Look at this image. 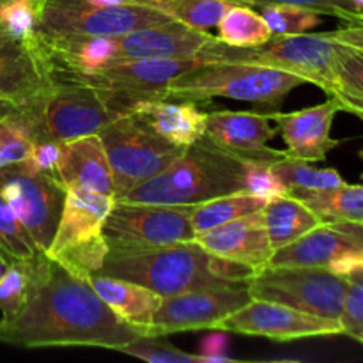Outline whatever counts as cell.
<instances>
[{"instance_id": "cell-40", "label": "cell", "mask_w": 363, "mask_h": 363, "mask_svg": "<svg viewBox=\"0 0 363 363\" xmlns=\"http://www.w3.org/2000/svg\"><path fill=\"white\" fill-rule=\"evenodd\" d=\"M245 191L254 197L261 199L268 204L277 197L287 195V188L268 163H248L247 176H245Z\"/></svg>"}, {"instance_id": "cell-32", "label": "cell", "mask_w": 363, "mask_h": 363, "mask_svg": "<svg viewBox=\"0 0 363 363\" xmlns=\"http://www.w3.org/2000/svg\"><path fill=\"white\" fill-rule=\"evenodd\" d=\"M275 176L286 184L287 194L291 191H318L332 190L344 184V177L335 169H315L308 162L284 158L272 165Z\"/></svg>"}, {"instance_id": "cell-20", "label": "cell", "mask_w": 363, "mask_h": 363, "mask_svg": "<svg viewBox=\"0 0 363 363\" xmlns=\"http://www.w3.org/2000/svg\"><path fill=\"white\" fill-rule=\"evenodd\" d=\"M218 38L176 20L142 27L116 39L117 57L199 59Z\"/></svg>"}, {"instance_id": "cell-53", "label": "cell", "mask_w": 363, "mask_h": 363, "mask_svg": "<svg viewBox=\"0 0 363 363\" xmlns=\"http://www.w3.org/2000/svg\"><path fill=\"white\" fill-rule=\"evenodd\" d=\"M362 223H363V222H362Z\"/></svg>"}, {"instance_id": "cell-28", "label": "cell", "mask_w": 363, "mask_h": 363, "mask_svg": "<svg viewBox=\"0 0 363 363\" xmlns=\"http://www.w3.org/2000/svg\"><path fill=\"white\" fill-rule=\"evenodd\" d=\"M38 142L35 117L27 108H14L0 117V170L20 165Z\"/></svg>"}, {"instance_id": "cell-2", "label": "cell", "mask_w": 363, "mask_h": 363, "mask_svg": "<svg viewBox=\"0 0 363 363\" xmlns=\"http://www.w3.org/2000/svg\"><path fill=\"white\" fill-rule=\"evenodd\" d=\"M254 269L206 252L195 241L149 250H110L98 275L149 287L163 298L213 287L248 286Z\"/></svg>"}, {"instance_id": "cell-24", "label": "cell", "mask_w": 363, "mask_h": 363, "mask_svg": "<svg viewBox=\"0 0 363 363\" xmlns=\"http://www.w3.org/2000/svg\"><path fill=\"white\" fill-rule=\"evenodd\" d=\"M103 303L128 325L138 326L147 332L152 315L162 305L163 296L149 287L117 277L92 275L89 279Z\"/></svg>"}, {"instance_id": "cell-35", "label": "cell", "mask_w": 363, "mask_h": 363, "mask_svg": "<svg viewBox=\"0 0 363 363\" xmlns=\"http://www.w3.org/2000/svg\"><path fill=\"white\" fill-rule=\"evenodd\" d=\"M117 351L151 363H202L201 354L184 353L165 335H142Z\"/></svg>"}, {"instance_id": "cell-16", "label": "cell", "mask_w": 363, "mask_h": 363, "mask_svg": "<svg viewBox=\"0 0 363 363\" xmlns=\"http://www.w3.org/2000/svg\"><path fill=\"white\" fill-rule=\"evenodd\" d=\"M363 250V223H321L273 254L272 266H319L342 275L346 262Z\"/></svg>"}, {"instance_id": "cell-51", "label": "cell", "mask_w": 363, "mask_h": 363, "mask_svg": "<svg viewBox=\"0 0 363 363\" xmlns=\"http://www.w3.org/2000/svg\"><path fill=\"white\" fill-rule=\"evenodd\" d=\"M4 2H6V0H0V7H2V4H4Z\"/></svg>"}, {"instance_id": "cell-25", "label": "cell", "mask_w": 363, "mask_h": 363, "mask_svg": "<svg viewBox=\"0 0 363 363\" xmlns=\"http://www.w3.org/2000/svg\"><path fill=\"white\" fill-rule=\"evenodd\" d=\"M266 230L272 241L273 252L280 250L286 245L307 234L308 230L321 225V220L314 215L308 206L293 195H282L262 208Z\"/></svg>"}, {"instance_id": "cell-34", "label": "cell", "mask_w": 363, "mask_h": 363, "mask_svg": "<svg viewBox=\"0 0 363 363\" xmlns=\"http://www.w3.org/2000/svg\"><path fill=\"white\" fill-rule=\"evenodd\" d=\"M261 16L268 23L273 35H291L303 34L311 28L318 27L321 18L318 13L305 7L286 6V4H266L259 6Z\"/></svg>"}, {"instance_id": "cell-43", "label": "cell", "mask_w": 363, "mask_h": 363, "mask_svg": "<svg viewBox=\"0 0 363 363\" xmlns=\"http://www.w3.org/2000/svg\"><path fill=\"white\" fill-rule=\"evenodd\" d=\"M333 35H335L337 41L363 50V23L347 25V27L339 28V30H333Z\"/></svg>"}, {"instance_id": "cell-15", "label": "cell", "mask_w": 363, "mask_h": 363, "mask_svg": "<svg viewBox=\"0 0 363 363\" xmlns=\"http://www.w3.org/2000/svg\"><path fill=\"white\" fill-rule=\"evenodd\" d=\"M216 330L247 337H262L277 342L342 335L339 321L266 300H252L243 308L227 315Z\"/></svg>"}, {"instance_id": "cell-11", "label": "cell", "mask_w": 363, "mask_h": 363, "mask_svg": "<svg viewBox=\"0 0 363 363\" xmlns=\"http://www.w3.org/2000/svg\"><path fill=\"white\" fill-rule=\"evenodd\" d=\"M103 234L110 250L133 252L194 241L191 206L117 202L105 220Z\"/></svg>"}, {"instance_id": "cell-10", "label": "cell", "mask_w": 363, "mask_h": 363, "mask_svg": "<svg viewBox=\"0 0 363 363\" xmlns=\"http://www.w3.org/2000/svg\"><path fill=\"white\" fill-rule=\"evenodd\" d=\"M98 135L112 169L116 201L167 169L184 149L156 135L133 113L112 121Z\"/></svg>"}, {"instance_id": "cell-8", "label": "cell", "mask_w": 363, "mask_h": 363, "mask_svg": "<svg viewBox=\"0 0 363 363\" xmlns=\"http://www.w3.org/2000/svg\"><path fill=\"white\" fill-rule=\"evenodd\" d=\"M347 277L319 266H266L248 282L252 300L289 305L298 311L339 321ZM340 323V321H339Z\"/></svg>"}, {"instance_id": "cell-37", "label": "cell", "mask_w": 363, "mask_h": 363, "mask_svg": "<svg viewBox=\"0 0 363 363\" xmlns=\"http://www.w3.org/2000/svg\"><path fill=\"white\" fill-rule=\"evenodd\" d=\"M30 268L28 264H9L0 275V314L11 318L23 305L30 284Z\"/></svg>"}, {"instance_id": "cell-23", "label": "cell", "mask_w": 363, "mask_h": 363, "mask_svg": "<svg viewBox=\"0 0 363 363\" xmlns=\"http://www.w3.org/2000/svg\"><path fill=\"white\" fill-rule=\"evenodd\" d=\"M57 177L66 188L82 186L116 197L112 169L99 135L62 142Z\"/></svg>"}, {"instance_id": "cell-18", "label": "cell", "mask_w": 363, "mask_h": 363, "mask_svg": "<svg viewBox=\"0 0 363 363\" xmlns=\"http://www.w3.org/2000/svg\"><path fill=\"white\" fill-rule=\"evenodd\" d=\"M342 110L339 99L328 98L321 105L296 112L268 113L275 121L277 130L286 142L287 158L301 162H325L330 151L339 147L340 142L332 137V126L337 113Z\"/></svg>"}, {"instance_id": "cell-52", "label": "cell", "mask_w": 363, "mask_h": 363, "mask_svg": "<svg viewBox=\"0 0 363 363\" xmlns=\"http://www.w3.org/2000/svg\"><path fill=\"white\" fill-rule=\"evenodd\" d=\"M238 2H241V4H243V0H238Z\"/></svg>"}, {"instance_id": "cell-14", "label": "cell", "mask_w": 363, "mask_h": 363, "mask_svg": "<svg viewBox=\"0 0 363 363\" xmlns=\"http://www.w3.org/2000/svg\"><path fill=\"white\" fill-rule=\"evenodd\" d=\"M252 301L248 286L213 287L167 296L152 315L147 335H172L191 330H216V326Z\"/></svg>"}, {"instance_id": "cell-22", "label": "cell", "mask_w": 363, "mask_h": 363, "mask_svg": "<svg viewBox=\"0 0 363 363\" xmlns=\"http://www.w3.org/2000/svg\"><path fill=\"white\" fill-rule=\"evenodd\" d=\"M131 113L144 121L156 135L170 144L186 147L206 133L208 112H202L195 101L188 99H140Z\"/></svg>"}, {"instance_id": "cell-33", "label": "cell", "mask_w": 363, "mask_h": 363, "mask_svg": "<svg viewBox=\"0 0 363 363\" xmlns=\"http://www.w3.org/2000/svg\"><path fill=\"white\" fill-rule=\"evenodd\" d=\"M39 255L41 252L0 194V262L4 266L28 264Z\"/></svg>"}, {"instance_id": "cell-48", "label": "cell", "mask_w": 363, "mask_h": 363, "mask_svg": "<svg viewBox=\"0 0 363 363\" xmlns=\"http://www.w3.org/2000/svg\"><path fill=\"white\" fill-rule=\"evenodd\" d=\"M4 268H6V266L2 264V262H0V275H2V272H4Z\"/></svg>"}, {"instance_id": "cell-46", "label": "cell", "mask_w": 363, "mask_h": 363, "mask_svg": "<svg viewBox=\"0 0 363 363\" xmlns=\"http://www.w3.org/2000/svg\"><path fill=\"white\" fill-rule=\"evenodd\" d=\"M350 2H351V6L354 7V11L363 16V0H350Z\"/></svg>"}, {"instance_id": "cell-36", "label": "cell", "mask_w": 363, "mask_h": 363, "mask_svg": "<svg viewBox=\"0 0 363 363\" xmlns=\"http://www.w3.org/2000/svg\"><path fill=\"white\" fill-rule=\"evenodd\" d=\"M39 0H6L0 7V25L14 41H28L35 34Z\"/></svg>"}, {"instance_id": "cell-44", "label": "cell", "mask_w": 363, "mask_h": 363, "mask_svg": "<svg viewBox=\"0 0 363 363\" xmlns=\"http://www.w3.org/2000/svg\"><path fill=\"white\" fill-rule=\"evenodd\" d=\"M87 4H92V6H119V4H124L126 0H85Z\"/></svg>"}, {"instance_id": "cell-45", "label": "cell", "mask_w": 363, "mask_h": 363, "mask_svg": "<svg viewBox=\"0 0 363 363\" xmlns=\"http://www.w3.org/2000/svg\"><path fill=\"white\" fill-rule=\"evenodd\" d=\"M14 108H16V106L11 105V103H7V101H2V99H0V117L6 116V113H9V112H13Z\"/></svg>"}, {"instance_id": "cell-21", "label": "cell", "mask_w": 363, "mask_h": 363, "mask_svg": "<svg viewBox=\"0 0 363 363\" xmlns=\"http://www.w3.org/2000/svg\"><path fill=\"white\" fill-rule=\"evenodd\" d=\"M48 69L34 45L9 39L0 43V99L16 108L32 106L50 87Z\"/></svg>"}, {"instance_id": "cell-13", "label": "cell", "mask_w": 363, "mask_h": 363, "mask_svg": "<svg viewBox=\"0 0 363 363\" xmlns=\"http://www.w3.org/2000/svg\"><path fill=\"white\" fill-rule=\"evenodd\" d=\"M201 59H155V57H116L91 73H48L50 78L77 80L140 99L165 98L163 87L186 71L201 66Z\"/></svg>"}, {"instance_id": "cell-19", "label": "cell", "mask_w": 363, "mask_h": 363, "mask_svg": "<svg viewBox=\"0 0 363 363\" xmlns=\"http://www.w3.org/2000/svg\"><path fill=\"white\" fill-rule=\"evenodd\" d=\"M194 241L209 254L240 262L254 272L269 266L275 254L266 230L262 209L222 223L201 236H195Z\"/></svg>"}, {"instance_id": "cell-6", "label": "cell", "mask_w": 363, "mask_h": 363, "mask_svg": "<svg viewBox=\"0 0 363 363\" xmlns=\"http://www.w3.org/2000/svg\"><path fill=\"white\" fill-rule=\"evenodd\" d=\"M113 204L112 195L82 186L66 188V201L46 257L80 279L96 275L110 252L103 227Z\"/></svg>"}, {"instance_id": "cell-3", "label": "cell", "mask_w": 363, "mask_h": 363, "mask_svg": "<svg viewBox=\"0 0 363 363\" xmlns=\"http://www.w3.org/2000/svg\"><path fill=\"white\" fill-rule=\"evenodd\" d=\"M248 163L220 149L208 137L186 145L167 169L137 184L117 202L158 206H197L245 191Z\"/></svg>"}, {"instance_id": "cell-49", "label": "cell", "mask_w": 363, "mask_h": 363, "mask_svg": "<svg viewBox=\"0 0 363 363\" xmlns=\"http://www.w3.org/2000/svg\"><path fill=\"white\" fill-rule=\"evenodd\" d=\"M357 117H360V119L363 121V112H360V113H357Z\"/></svg>"}, {"instance_id": "cell-31", "label": "cell", "mask_w": 363, "mask_h": 363, "mask_svg": "<svg viewBox=\"0 0 363 363\" xmlns=\"http://www.w3.org/2000/svg\"><path fill=\"white\" fill-rule=\"evenodd\" d=\"M218 41L223 45L236 46V48H248L259 46L273 38L268 23L259 13L247 4H234L223 13L218 21Z\"/></svg>"}, {"instance_id": "cell-39", "label": "cell", "mask_w": 363, "mask_h": 363, "mask_svg": "<svg viewBox=\"0 0 363 363\" xmlns=\"http://www.w3.org/2000/svg\"><path fill=\"white\" fill-rule=\"evenodd\" d=\"M243 4L252 7L266 6V4H286V6H296L311 9L318 14H328L339 20L346 21L347 25H362L363 16L354 11L350 0H243Z\"/></svg>"}, {"instance_id": "cell-30", "label": "cell", "mask_w": 363, "mask_h": 363, "mask_svg": "<svg viewBox=\"0 0 363 363\" xmlns=\"http://www.w3.org/2000/svg\"><path fill=\"white\" fill-rule=\"evenodd\" d=\"M126 2L151 7L169 16L170 20L201 30L216 27L220 18L230 6L241 4L238 0H126Z\"/></svg>"}, {"instance_id": "cell-26", "label": "cell", "mask_w": 363, "mask_h": 363, "mask_svg": "<svg viewBox=\"0 0 363 363\" xmlns=\"http://www.w3.org/2000/svg\"><path fill=\"white\" fill-rule=\"evenodd\" d=\"M314 211L321 223L363 222V183L340 184L332 190L291 191Z\"/></svg>"}, {"instance_id": "cell-38", "label": "cell", "mask_w": 363, "mask_h": 363, "mask_svg": "<svg viewBox=\"0 0 363 363\" xmlns=\"http://www.w3.org/2000/svg\"><path fill=\"white\" fill-rule=\"evenodd\" d=\"M347 277V291L340 314L342 335L363 344V268L354 269Z\"/></svg>"}, {"instance_id": "cell-9", "label": "cell", "mask_w": 363, "mask_h": 363, "mask_svg": "<svg viewBox=\"0 0 363 363\" xmlns=\"http://www.w3.org/2000/svg\"><path fill=\"white\" fill-rule=\"evenodd\" d=\"M170 18L151 7L124 2L92 6L85 0H39L35 32L48 38H121Z\"/></svg>"}, {"instance_id": "cell-5", "label": "cell", "mask_w": 363, "mask_h": 363, "mask_svg": "<svg viewBox=\"0 0 363 363\" xmlns=\"http://www.w3.org/2000/svg\"><path fill=\"white\" fill-rule=\"evenodd\" d=\"M307 84L301 77L243 62H202L163 87L165 99L209 101L229 98L279 108L291 91Z\"/></svg>"}, {"instance_id": "cell-29", "label": "cell", "mask_w": 363, "mask_h": 363, "mask_svg": "<svg viewBox=\"0 0 363 363\" xmlns=\"http://www.w3.org/2000/svg\"><path fill=\"white\" fill-rule=\"evenodd\" d=\"M264 206V201L247 194V191L222 195V197L211 199L202 204L191 206V227H194L195 236H201L222 223L259 211Z\"/></svg>"}, {"instance_id": "cell-42", "label": "cell", "mask_w": 363, "mask_h": 363, "mask_svg": "<svg viewBox=\"0 0 363 363\" xmlns=\"http://www.w3.org/2000/svg\"><path fill=\"white\" fill-rule=\"evenodd\" d=\"M229 347V337L225 335L223 330H213L211 335H206L201 340V357H220L225 354Z\"/></svg>"}, {"instance_id": "cell-50", "label": "cell", "mask_w": 363, "mask_h": 363, "mask_svg": "<svg viewBox=\"0 0 363 363\" xmlns=\"http://www.w3.org/2000/svg\"><path fill=\"white\" fill-rule=\"evenodd\" d=\"M360 158L363 160V149H362V151H360Z\"/></svg>"}, {"instance_id": "cell-27", "label": "cell", "mask_w": 363, "mask_h": 363, "mask_svg": "<svg viewBox=\"0 0 363 363\" xmlns=\"http://www.w3.org/2000/svg\"><path fill=\"white\" fill-rule=\"evenodd\" d=\"M328 98L339 99L342 110L363 112V50L337 41L333 66V92Z\"/></svg>"}, {"instance_id": "cell-41", "label": "cell", "mask_w": 363, "mask_h": 363, "mask_svg": "<svg viewBox=\"0 0 363 363\" xmlns=\"http://www.w3.org/2000/svg\"><path fill=\"white\" fill-rule=\"evenodd\" d=\"M60 155H62V142L43 138V140L35 142L30 156L20 165L32 174H52V176H57Z\"/></svg>"}, {"instance_id": "cell-7", "label": "cell", "mask_w": 363, "mask_h": 363, "mask_svg": "<svg viewBox=\"0 0 363 363\" xmlns=\"http://www.w3.org/2000/svg\"><path fill=\"white\" fill-rule=\"evenodd\" d=\"M337 39L333 32L325 34L273 35L266 43L248 48L223 45L216 41L199 59L202 62H243L275 67L298 74L307 84L318 85L332 96L333 66H335Z\"/></svg>"}, {"instance_id": "cell-12", "label": "cell", "mask_w": 363, "mask_h": 363, "mask_svg": "<svg viewBox=\"0 0 363 363\" xmlns=\"http://www.w3.org/2000/svg\"><path fill=\"white\" fill-rule=\"evenodd\" d=\"M0 194L41 254L53 240L66 201V186L52 174H32L21 165L0 170Z\"/></svg>"}, {"instance_id": "cell-4", "label": "cell", "mask_w": 363, "mask_h": 363, "mask_svg": "<svg viewBox=\"0 0 363 363\" xmlns=\"http://www.w3.org/2000/svg\"><path fill=\"white\" fill-rule=\"evenodd\" d=\"M52 84L32 106L38 140L69 142L98 135L106 124L131 113L133 103L117 92L77 80L50 78Z\"/></svg>"}, {"instance_id": "cell-17", "label": "cell", "mask_w": 363, "mask_h": 363, "mask_svg": "<svg viewBox=\"0 0 363 363\" xmlns=\"http://www.w3.org/2000/svg\"><path fill=\"white\" fill-rule=\"evenodd\" d=\"M204 135L220 149L247 163L273 165L287 158L286 151L268 145L277 135V130L269 124L268 113L213 110L208 112Z\"/></svg>"}, {"instance_id": "cell-47", "label": "cell", "mask_w": 363, "mask_h": 363, "mask_svg": "<svg viewBox=\"0 0 363 363\" xmlns=\"http://www.w3.org/2000/svg\"><path fill=\"white\" fill-rule=\"evenodd\" d=\"M9 35H7V32L4 30V27L2 25H0V43H6V41H9Z\"/></svg>"}, {"instance_id": "cell-1", "label": "cell", "mask_w": 363, "mask_h": 363, "mask_svg": "<svg viewBox=\"0 0 363 363\" xmlns=\"http://www.w3.org/2000/svg\"><path fill=\"white\" fill-rule=\"evenodd\" d=\"M147 335L144 328L117 318L80 279L45 254L30 268V284L23 305L11 318H0V344L39 347H103L117 351Z\"/></svg>"}]
</instances>
